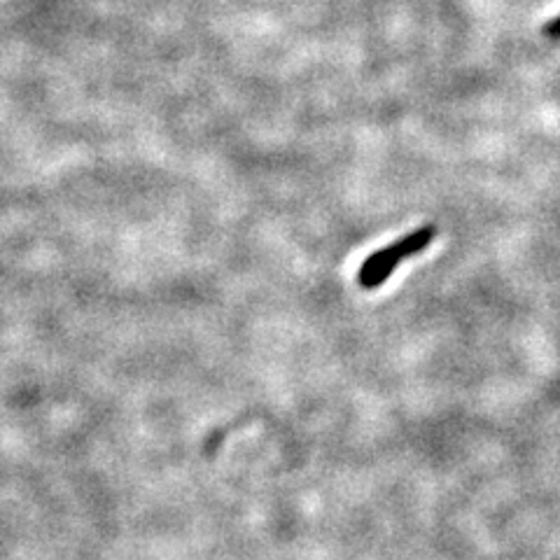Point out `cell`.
<instances>
[{"label":"cell","mask_w":560,"mask_h":560,"mask_svg":"<svg viewBox=\"0 0 560 560\" xmlns=\"http://www.w3.org/2000/svg\"><path fill=\"white\" fill-rule=\"evenodd\" d=\"M544 33L549 35V38H553V40H558L560 38V17H556V19H551L549 24L544 26Z\"/></svg>","instance_id":"7a4b0ae2"},{"label":"cell","mask_w":560,"mask_h":560,"mask_svg":"<svg viewBox=\"0 0 560 560\" xmlns=\"http://www.w3.org/2000/svg\"><path fill=\"white\" fill-rule=\"evenodd\" d=\"M434 236H437V227H434V224H423V227L411 231V234L397 238L395 243L371 252L362 262L360 269H357V285H360L362 290H376V287H381L406 257H413L418 255V252L430 248Z\"/></svg>","instance_id":"6da1fadb"}]
</instances>
